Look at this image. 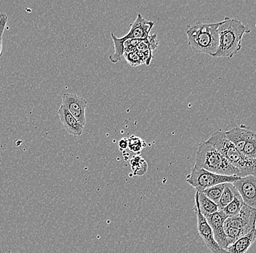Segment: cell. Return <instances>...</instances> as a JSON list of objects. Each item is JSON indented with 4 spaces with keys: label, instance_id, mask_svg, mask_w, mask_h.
<instances>
[{
    "label": "cell",
    "instance_id": "9a60e30c",
    "mask_svg": "<svg viewBox=\"0 0 256 253\" xmlns=\"http://www.w3.org/2000/svg\"><path fill=\"white\" fill-rule=\"evenodd\" d=\"M158 47V36L156 35H150L146 39L143 40L139 43L136 47V51L144 54L146 59L145 65L148 66L153 58L152 52Z\"/></svg>",
    "mask_w": 256,
    "mask_h": 253
},
{
    "label": "cell",
    "instance_id": "484cf974",
    "mask_svg": "<svg viewBox=\"0 0 256 253\" xmlns=\"http://www.w3.org/2000/svg\"><path fill=\"white\" fill-rule=\"evenodd\" d=\"M118 145H119V148L120 150H126V149L128 147V139L126 138L120 139Z\"/></svg>",
    "mask_w": 256,
    "mask_h": 253
},
{
    "label": "cell",
    "instance_id": "5bb4252c",
    "mask_svg": "<svg viewBox=\"0 0 256 253\" xmlns=\"http://www.w3.org/2000/svg\"><path fill=\"white\" fill-rule=\"evenodd\" d=\"M256 240V228H254L250 233L240 238L234 244L228 246L227 252L228 253H246Z\"/></svg>",
    "mask_w": 256,
    "mask_h": 253
},
{
    "label": "cell",
    "instance_id": "3957f363",
    "mask_svg": "<svg viewBox=\"0 0 256 253\" xmlns=\"http://www.w3.org/2000/svg\"><path fill=\"white\" fill-rule=\"evenodd\" d=\"M219 23L204 24L201 22L187 26L185 32L188 44L195 53L208 54L212 57L218 48Z\"/></svg>",
    "mask_w": 256,
    "mask_h": 253
},
{
    "label": "cell",
    "instance_id": "4fadbf2b",
    "mask_svg": "<svg viewBox=\"0 0 256 253\" xmlns=\"http://www.w3.org/2000/svg\"><path fill=\"white\" fill-rule=\"evenodd\" d=\"M59 118L67 132L74 136H81L83 132V126L78 120L70 113V112L63 105H60L58 111Z\"/></svg>",
    "mask_w": 256,
    "mask_h": 253
},
{
    "label": "cell",
    "instance_id": "8fae6325",
    "mask_svg": "<svg viewBox=\"0 0 256 253\" xmlns=\"http://www.w3.org/2000/svg\"><path fill=\"white\" fill-rule=\"evenodd\" d=\"M154 26V23L146 20L140 14H138L136 21L130 25L129 33L124 35V39L143 41L150 36V32Z\"/></svg>",
    "mask_w": 256,
    "mask_h": 253
},
{
    "label": "cell",
    "instance_id": "cb8c5ba5",
    "mask_svg": "<svg viewBox=\"0 0 256 253\" xmlns=\"http://www.w3.org/2000/svg\"><path fill=\"white\" fill-rule=\"evenodd\" d=\"M123 58L132 67H138V66L142 65L144 64L136 50V51L124 53Z\"/></svg>",
    "mask_w": 256,
    "mask_h": 253
},
{
    "label": "cell",
    "instance_id": "30bf717a",
    "mask_svg": "<svg viewBox=\"0 0 256 253\" xmlns=\"http://www.w3.org/2000/svg\"><path fill=\"white\" fill-rule=\"evenodd\" d=\"M210 226L214 232V238L216 242L222 249L227 250L228 245L227 243L226 236L224 231V222L227 219V216L222 211H218L214 214L204 216Z\"/></svg>",
    "mask_w": 256,
    "mask_h": 253
},
{
    "label": "cell",
    "instance_id": "d6986e66",
    "mask_svg": "<svg viewBox=\"0 0 256 253\" xmlns=\"http://www.w3.org/2000/svg\"><path fill=\"white\" fill-rule=\"evenodd\" d=\"M235 190L236 189L232 185V183H225L223 193H222L218 204L219 211L222 210L224 208H225L227 205L230 204L233 201L234 198Z\"/></svg>",
    "mask_w": 256,
    "mask_h": 253
},
{
    "label": "cell",
    "instance_id": "ba28073f",
    "mask_svg": "<svg viewBox=\"0 0 256 253\" xmlns=\"http://www.w3.org/2000/svg\"><path fill=\"white\" fill-rule=\"evenodd\" d=\"M232 185L239 192L244 204L256 209V176L240 177Z\"/></svg>",
    "mask_w": 256,
    "mask_h": 253
},
{
    "label": "cell",
    "instance_id": "6da1fadb",
    "mask_svg": "<svg viewBox=\"0 0 256 253\" xmlns=\"http://www.w3.org/2000/svg\"><path fill=\"white\" fill-rule=\"evenodd\" d=\"M218 31V48L212 57L226 59H231L239 52L243 36L250 33L248 27L239 20L228 17H226L223 22H220Z\"/></svg>",
    "mask_w": 256,
    "mask_h": 253
},
{
    "label": "cell",
    "instance_id": "ac0fdd59",
    "mask_svg": "<svg viewBox=\"0 0 256 253\" xmlns=\"http://www.w3.org/2000/svg\"><path fill=\"white\" fill-rule=\"evenodd\" d=\"M111 35L114 41V53L110 56V60L112 63L116 64L122 59L123 55H124V51H126L124 44V39L123 38H116L113 33Z\"/></svg>",
    "mask_w": 256,
    "mask_h": 253
},
{
    "label": "cell",
    "instance_id": "44dd1931",
    "mask_svg": "<svg viewBox=\"0 0 256 253\" xmlns=\"http://www.w3.org/2000/svg\"><path fill=\"white\" fill-rule=\"evenodd\" d=\"M225 183L219 184L211 188L206 189L202 193L208 197V198L214 201L216 204H218L220 196L223 193Z\"/></svg>",
    "mask_w": 256,
    "mask_h": 253
},
{
    "label": "cell",
    "instance_id": "e0dca14e",
    "mask_svg": "<svg viewBox=\"0 0 256 253\" xmlns=\"http://www.w3.org/2000/svg\"><path fill=\"white\" fill-rule=\"evenodd\" d=\"M243 205H244V201H243L242 198L240 196L239 192L235 190L234 198L233 201L220 211H222L228 217H234L240 212Z\"/></svg>",
    "mask_w": 256,
    "mask_h": 253
},
{
    "label": "cell",
    "instance_id": "9c48e42d",
    "mask_svg": "<svg viewBox=\"0 0 256 253\" xmlns=\"http://www.w3.org/2000/svg\"><path fill=\"white\" fill-rule=\"evenodd\" d=\"M62 105L65 107L78 122L84 127L86 123V110L88 102L74 94L66 93L62 97Z\"/></svg>",
    "mask_w": 256,
    "mask_h": 253
},
{
    "label": "cell",
    "instance_id": "ffe728a7",
    "mask_svg": "<svg viewBox=\"0 0 256 253\" xmlns=\"http://www.w3.org/2000/svg\"><path fill=\"white\" fill-rule=\"evenodd\" d=\"M130 163L131 169H132L134 175L142 176L146 174L148 163L142 157L136 155L131 158Z\"/></svg>",
    "mask_w": 256,
    "mask_h": 253
},
{
    "label": "cell",
    "instance_id": "52a82bcc",
    "mask_svg": "<svg viewBox=\"0 0 256 253\" xmlns=\"http://www.w3.org/2000/svg\"><path fill=\"white\" fill-rule=\"evenodd\" d=\"M195 207L194 210L198 218V230L199 235L202 238L206 246L210 249L212 253H228L226 249H222L218 244L216 242L214 238V232L210 226L209 223L206 217L202 214L198 203V194H195Z\"/></svg>",
    "mask_w": 256,
    "mask_h": 253
},
{
    "label": "cell",
    "instance_id": "7a4b0ae2",
    "mask_svg": "<svg viewBox=\"0 0 256 253\" xmlns=\"http://www.w3.org/2000/svg\"><path fill=\"white\" fill-rule=\"evenodd\" d=\"M206 142L215 147L232 166L239 170L240 177L256 176V159H250L242 154L226 138L225 131H216Z\"/></svg>",
    "mask_w": 256,
    "mask_h": 253
},
{
    "label": "cell",
    "instance_id": "2e32d148",
    "mask_svg": "<svg viewBox=\"0 0 256 253\" xmlns=\"http://www.w3.org/2000/svg\"><path fill=\"white\" fill-rule=\"evenodd\" d=\"M196 193L198 194L200 209L203 215L214 214L219 211L218 204L211 201L202 192L196 191Z\"/></svg>",
    "mask_w": 256,
    "mask_h": 253
},
{
    "label": "cell",
    "instance_id": "d4e9b609",
    "mask_svg": "<svg viewBox=\"0 0 256 253\" xmlns=\"http://www.w3.org/2000/svg\"><path fill=\"white\" fill-rule=\"evenodd\" d=\"M8 17L6 14L0 13V57L2 51V36L7 25Z\"/></svg>",
    "mask_w": 256,
    "mask_h": 253
},
{
    "label": "cell",
    "instance_id": "7c38bea8",
    "mask_svg": "<svg viewBox=\"0 0 256 253\" xmlns=\"http://www.w3.org/2000/svg\"><path fill=\"white\" fill-rule=\"evenodd\" d=\"M254 131L244 126H236L231 130L225 131L226 138L236 147L242 153L246 142L254 134Z\"/></svg>",
    "mask_w": 256,
    "mask_h": 253
},
{
    "label": "cell",
    "instance_id": "7402d4cb",
    "mask_svg": "<svg viewBox=\"0 0 256 253\" xmlns=\"http://www.w3.org/2000/svg\"><path fill=\"white\" fill-rule=\"evenodd\" d=\"M242 154L250 159H256V133L254 132L246 142Z\"/></svg>",
    "mask_w": 256,
    "mask_h": 253
},
{
    "label": "cell",
    "instance_id": "5b68a950",
    "mask_svg": "<svg viewBox=\"0 0 256 253\" xmlns=\"http://www.w3.org/2000/svg\"><path fill=\"white\" fill-rule=\"evenodd\" d=\"M236 176H225L193 168L191 173L186 177V182L196 189V191L202 192L219 184L233 183L239 180Z\"/></svg>",
    "mask_w": 256,
    "mask_h": 253
},
{
    "label": "cell",
    "instance_id": "277c9868",
    "mask_svg": "<svg viewBox=\"0 0 256 253\" xmlns=\"http://www.w3.org/2000/svg\"><path fill=\"white\" fill-rule=\"evenodd\" d=\"M193 168L204 169L215 174L240 177V172L232 166L215 147L203 142L200 144L196 153V161Z\"/></svg>",
    "mask_w": 256,
    "mask_h": 253
},
{
    "label": "cell",
    "instance_id": "8992f818",
    "mask_svg": "<svg viewBox=\"0 0 256 253\" xmlns=\"http://www.w3.org/2000/svg\"><path fill=\"white\" fill-rule=\"evenodd\" d=\"M256 209L243 205L240 212L234 217H227L224 222V227H231L239 229L244 234L250 233L256 228Z\"/></svg>",
    "mask_w": 256,
    "mask_h": 253
},
{
    "label": "cell",
    "instance_id": "603a6c76",
    "mask_svg": "<svg viewBox=\"0 0 256 253\" xmlns=\"http://www.w3.org/2000/svg\"><path fill=\"white\" fill-rule=\"evenodd\" d=\"M145 147V142L139 137L132 136L130 138L128 139V147L130 151L134 152V153H140L142 149Z\"/></svg>",
    "mask_w": 256,
    "mask_h": 253
}]
</instances>
